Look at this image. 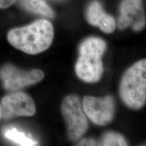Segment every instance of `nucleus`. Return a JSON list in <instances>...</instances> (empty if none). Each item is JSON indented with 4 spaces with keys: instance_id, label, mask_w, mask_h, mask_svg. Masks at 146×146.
Returning a JSON list of instances; mask_svg holds the SVG:
<instances>
[{
    "instance_id": "5",
    "label": "nucleus",
    "mask_w": 146,
    "mask_h": 146,
    "mask_svg": "<svg viewBox=\"0 0 146 146\" xmlns=\"http://www.w3.org/2000/svg\"><path fill=\"white\" fill-rule=\"evenodd\" d=\"M44 74L40 70H21L11 64L5 65L0 70V78L5 89L17 90L41 81Z\"/></svg>"
},
{
    "instance_id": "8",
    "label": "nucleus",
    "mask_w": 146,
    "mask_h": 146,
    "mask_svg": "<svg viewBox=\"0 0 146 146\" xmlns=\"http://www.w3.org/2000/svg\"><path fill=\"white\" fill-rule=\"evenodd\" d=\"M120 15L118 26L120 29L132 26L133 30L139 31L145 25L142 0H123L120 5Z\"/></svg>"
},
{
    "instance_id": "12",
    "label": "nucleus",
    "mask_w": 146,
    "mask_h": 146,
    "mask_svg": "<svg viewBox=\"0 0 146 146\" xmlns=\"http://www.w3.org/2000/svg\"><path fill=\"white\" fill-rule=\"evenodd\" d=\"M102 145H127V143L123 137L118 133H108L102 140Z\"/></svg>"
},
{
    "instance_id": "4",
    "label": "nucleus",
    "mask_w": 146,
    "mask_h": 146,
    "mask_svg": "<svg viewBox=\"0 0 146 146\" xmlns=\"http://www.w3.org/2000/svg\"><path fill=\"white\" fill-rule=\"evenodd\" d=\"M61 110L67 125L68 137L72 141L81 138L87 130L88 123L78 97L74 95L66 97Z\"/></svg>"
},
{
    "instance_id": "2",
    "label": "nucleus",
    "mask_w": 146,
    "mask_h": 146,
    "mask_svg": "<svg viewBox=\"0 0 146 146\" xmlns=\"http://www.w3.org/2000/svg\"><path fill=\"white\" fill-rule=\"evenodd\" d=\"M106 48L105 41L100 38H89L81 43L75 70L82 81L93 83L101 78L104 72L102 56Z\"/></svg>"
},
{
    "instance_id": "15",
    "label": "nucleus",
    "mask_w": 146,
    "mask_h": 146,
    "mask_svg": "<svg viewBox=\"0 0 146 146\" xmlns=\"http://www.w3.org/2000/svg\"><path fill=\"white\" fill-rule=\"evenodd\" d=\"M2 118V110H1V106H0V120Z\"/></svg>"
},
{
    "instance_id": "6",
    "label": "nucleus",
    "mask_w": 146,
    "mask_h": 146,
    "mask_svg": "<svg viewBox=\"0 0 146 146\" xmlns=\"http://www.w3.org/2000/svg\"><path fill=\"white\" fill-rule=\"evenodd\" d=\"M83 105L85 114L98 125H107L114 116V102L111 96L105 98L87 96L84 98Z\"/></svg>"
},
{
    "instance_id": "13",
    "label": "nucleus",
    "mask_w": 146,
    "mask_h": 146,
    "mask_svg": "<svg viewBox=\"0 0 146 146\" xmlns=\"http://www.w3.org/2000/svg\"><path fill=\"white\" fill-rule=\"evenodd\" d=\"M16 0H0V9H4L14 4Z\"/></svg>"
},
{
    "instance_id": "1",
    "label": "nucleus",
    "mask_w": 146,
    "mask_h": 146,
    "mask_svg": "<svg viewBox=\"0 0 146 146\" xmlns=\"http://www.w3.org/2000/svg\"><path fill=\"white\" fill-rule=\"evenodd\" d=\"M54 39V28L47 20H39L28 26L12 29L8 40L15 48L29 54L46 50Z\"/></svg>"
},
{
    "instance_id": "11",
    "label": "nucleus",
    "mask_w": 146,
    "mask_h": 146,
    "mask_svg": "<svg viewBox=\"0 0 146 146\" xmlns=\"http://www.w3.org/2000/svg\"><path fill=\"white\" fill-rule=\"evenodd\" d=\"M4 136L8 139L20 145H36L37 144L36 141L15 128H11L5 131Z\"/></svg>"
},
{
    "instance_id": "10",
    "label": "nucleus",
    "mask_w": 146,
    "mask_h": 146,
    "mask_svg": "<svg viewBox=\"0 0 146 146\" xmlns=\"http://www.w3.org/2000/svg\"><path fill=\"white\" fill-rule=\"evenodd\" d=\"M19 3L24 9L33 13L48 18H53L54 14L45 0H19Z\"/></svg>"
},
{
    "instance_id": "9",
    "label": "nucleus",
    "mask_w": 146,
    "mask_h": 146,
    "mask_svg": "<svg viewBox=\"0 0 146 146\" xmlns=\"http://www.w3.org/2000/svg\"><path fill=\"white\" fill-rule=\"evenodd\" d=\"M87 19L91 25L100 27L102 31L111 33L114 31L116 23L112 16L105 13L100 3L94 1L87 11Z\"/></svg>"
},
{
    "instance_id": "14",
    "label": "nucleus",
    "mask_w": 146,
    "mask_h": 146,
    "mask_svg": "<svg viewBox=\"0 0 146 146\" xmlns=\"http://www.w3.org/2000/svg\"><path fill=\"white\" fill-rule=\"evenodd\" d=\"M80 145H96V141H94V140H87V139H85L84 140V141H82Z\"/></svg>"
},
{
    "instance_id": "7",
    "label": "nucleus",
    "mask_w": 146,
    "mask_h": 146,
    "mask_svg": "<svg viewBox=\"0 0 146 146\" xmlns=\"http://www.w3.org/2000/svg\"><path fill=\"white\" fill-rule=\"evenodd\" d=\"M2 117L31 116L36 111L33 100L25 93L18 92L5 96L1 101Z\"/></svg>"
},
{
    "instance_id": "3",
    "label": "nucleus",
    "mask_w": 146,
    "mask_h": 146,
    "mask_svg": "<svg viewBox=\"0 0 146 146\" xmlns=\"http://www.w3.org/2000/svg\"><path fill=\"white\" fill-rule=\"evenodd\" d=\"M120 96L131 108L143 106L146 102V59L135 63L126 71L120 82Z\"/></svg>"
}]
</instances>
